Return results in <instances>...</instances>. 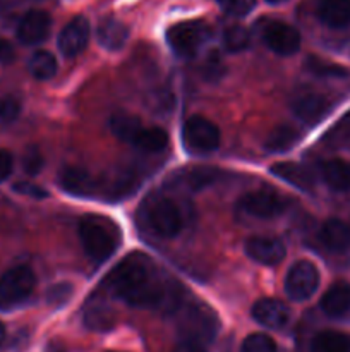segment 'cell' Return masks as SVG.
<instances>
[{"label":"cell","mask_w":350,"mask_h":352,"mask_svg":"<svg viewBox=\"0 0 350 352\" xmlns=\"http://www.w3.org/2000/svg\"><path fill=\"white\" fill-rule=\"evenodd\" d=\"M110 294L134 308H165L175 305V291L161 278L150 256L132 253L124 258L105 278Z\"/></svg>","instance_id":"obj_1"},{"label":"cell","mask_w":350,"mask_h":352,"mask_svg":"<svg viewBox=\"0 0 350 352\" xmlns=\"http://www.w3.org/2000/svg\"><path fill=\"white\" fill-rule=\"evenodd\" d=\"M79 239L95 263L108 260L120 243L119 227L102 215H86L79 222Z\"/></svg>","instance_id":"obj_2"},{"label":"cell","mask_w":350,"mask_h":352,"mask_svg":"<svg viewBox=\"0 0 350 352\" xmlns=\"http://www.w3.org/2000/svg\"><path fill=\"white\" fill-rule=\"evenodd\" d=\"M141 219L150 232L158 237H163V239H172V237L178 236L184 227V219H182L178 206L165 196L148 198L141 206Z\"/></svg>","instance_id":"obj_3"},{"label":"cell","mask_w":350,"mask_h":352,"mask_svg":"<svg viewBox=\"0 0 350 352\" xmlns=\"http://www.w3.org/2000/svg\"><path fill=\"white\" fill-rule=\"evenodd\" d=\"M182 143L192 155H208L218 150L220 129L202 116H191L182 127Z\"/></svg>","instance_id":"obj_4"},{"label":"cell","mask_w":350,"mask_h":352,"mask_svg":"<svg viewBox=\"0 0 350 352\" xmlns=\"http://www.w3.org/2000/svg\"><path fill=\"white\" fill-rule=\"evenodd\" d=\"M211 36V30L201 21H185L177 23L167 31V41L178 57H194L199 48Z\"/></svg>","instance_id":"obj_5"},{"label":"cell","mask_w":350,"mask_h":352,"mask_svg":"<svg viewBox=\"0 0 350 352\" xmlns=\"http://www.w3.org/2000/svg\"><path fill=\"white\" fill-rule=\"evenodd\" d=\"M36 278L30 267H14L0 277V309L24 301L33 292Z\"/></svg>","instance_id":"obj_6"},{"label":"cell","mask_w":350,"mask_h":352,"mask_svg":"<svg viewBox=\"0 0 350 352\" xmlns=\"http://www.w3.org/2000/svg\"><path fill=\"white\" fill-rule=\"evenodd\" d=\"M285 292L292 301H307L319 287V272L314 263L301 260L292 265L285 277Z\"/></svg>","instance_id":"obj_7"},{"label":"cell","mask_w":350,"mask_h":352,"mask_svg":"<svg viewBox=\"0 0 350 352\" xmlns=\"http://www.w3.org/2000/svg\"><path fill=\"white\" fill-rule=\"evenodd\" d=\"M263 41L277 55L288 57V55L297 54L301 48V33L290 24L273 21L264 26Z\"/></svg>","instance_id":"obj_8"},{"label":"cell","mask_w":350,"mask_h":352,"mask_svg":"<svg viewBox=\"0 0 350 352\" xmlns=\"http://www.w3.org/2000/svg\"><path fill=\"white\" fill-rule=\"evenodd\" d=\"M89 34H91V30H89L88 19L82 16H75L74 19L65 24L64 30L58 34V50L65 57H75L86 48L89 41Z\"/></svg>","instance_id":"obj_9"},{"label":"cell","mask_w":350,"mask_h":352,"mask_svg":"<svg viewBox=\"0 0 350 352\" xmlns=\"http://www.w3.org/2000/svg\"><path fill=\"white\" fill-rule=\"evenodd\" d=\"M247 256L264 267H275L287 254V248L277 237H249L244 244Z\"/></svg>","instance_id":"obj_10"},{"label":"cell","mask_w":350,"mask_h":352,"mask_svg":"<svg viewBox=\"0 0 350 352\" xmlns=\"http://www.w3.org/2000/svg\"><path fill=\"white\" fill-rule=\"evenodd\" d=\"M285 199L275 192L254 191L247 192L240 199V208L256 219H275L285 210Z\"/></svg>","instance_id":"obj_11"},{"label":"cell","mask_w":350,"mask_h":352,"mask_svg":"<svg viewBox=\"0 0 350 352\" xmlns=\"http://www.w3.org/2000/svg\"><path fill=\"white\" fill-rule=\"evenodd\" d=\"M216 333V320L205 308H198L189 311L184 316L180 329V339L199 340L202 344H208Z\"/></svg>","instance_id":"obj_12"},{"label":"cell","mask_w":350,"mask_h":352,"mask_svg":"<svg viewBox=\"0 0 350 352\" xmlns=\"http://www.w3.org/2000/svg\"><path fill=\"white\" fill-rule=\"evenodd\" d=\"M292 112L295 113L297 119L302 122L314 126L319 120L325 119L329 112V102L323 95L314 91L299 93L294 100H292Z\"/></svg>","instance_id":"obj_13"},{"label":"cell","mask_w":350,"mask_h":352,"mask_svg":"<svg viewBox=\"0 0 350 352\" xmlns=\"http://www.w3.org/2000/svg\"><path fill=\"white\" fill-rule=\"evenodd\" d=\"M51 19L45 10H30L24 14L17 26V38L24 45H38L47 40L50 33Z\"/></svg>","instance_id":"obj_14"},{"label":"cell","mask_w":350,"mask_h":352,"mask_svg":"<svg viewBox=\"0 0 350 352\" xmlns=\"http://www.w3.org/2000/svg\"><path fill=\"white\" fill-rule=\"evenodd\" d=\"M250 313H253L254 322L271 330L281 329L290 320V309L285 306V302L278 301V299H259L253 306V311Z\"/></svg>","instance_id":"obj_15"},{"label":"cell","mask_w":350,"mask_h":352,"mask_svg":"<svg viewBox=\"0 0 350 352\" xmlns=\"http://www.w3.org/2000/svg\"><path fill=\"white\" fill-rule=\"evenodd\" d=\"M319 241L331 253H345L350 250V226L338 219L326 220L319 229Z\"/></svg>","instance_id":"obj_16"},{"label":"cell","mask_w":350,"mask_h":352,"mask_svg":"<svg viewBox=\"0 0 350 352\" xmlns=\"http://www.w3.org/2000/svg\"><path fill=\"white\" fill-rule=\"evenodd\" d=\"M270 172L275 177L288 182L301 191H311L314 188V175L304 165L294 164V162H280V164L271 165Z\"/></svg>","instance_id":"obj_17"},{"label":"cell","mask_w":350,"mask_h":352,"mask_svg":"<svg viewBox=\"0 0 350 352\" xmlns=\"http://www.w3.org/2000/svg\"><path fill=\"white\" fill-rule=\"evenodd\" d=\"M321 309L329 318H342L350 311V285L347 282L333 284L321 298Z\"/></svg>","instance_id":"obj_18"},{"label":"cell","mask_w":350,"mask_h":352,"mask_svg":"<svg viewBox=\"0 0 350 352\" xmlns=\"http://www.w3.org/2000/svg\"><path fill=\"white\" fill-rule=\"evenodd\" d=\"M127 38H129V30L124 23L113 19V17H106L102 19V23L96 28V40L103 48L110 52H117L126 45Z\"/></svg>","instance_id":"obj_19"},{"label":"cell","mask_w":350,"mask_h":352,"mask_svg":"<svg viewBox=\"0 0 350 352\" xmlns=\"http://www.w3.org/2000/svg\"><path fill=\"white\" fill-rule=\"evenodd\" d=\"M58 182L64 191L75 196H88L95 191V181H93L91 174L79 167L62 168L58 174Z\"/></svg>","instance_id":"obj_20"},{"label":"cell","mask_w":350,"mask_h":352,"mask_svg":"<svg viewBox=\"0 0 350 352\" xmlns=\"http://www.w3.org/2000/svg\"><path fill=\"white\" fill-rule=\"evenodd\" d=\"M318 16L325 26L343 30L350 24V0H323Z\"/></svg>","instance_id":"obj_21"},{"label":"cell","mask_w":350,"mask_h":352,"mask_svg":"<svg viewBox=\"0 0 350 352\" xmlns=\"http://www.w3.org/2000/svg\"><path fill=\"white\" fill-rule=\"evenodd\" d=\"M321 177L329 189L336 192L350 191V162L333 158L321 165Z\"/></svg>","instance_id":"obj_22"},{"label":"cell","mask_w":350,"mask_h":352,"mask_svg":"<svg viewBox=\"0 0 350 352\" xmlns=\"http://www.w3.org/2000/svg\"><path fill=\"white\" fill-rule=\"evenodd\" d=\"M130 144L144 153H161L168 144V134L161 127H141Z\"/></svg>","instance_id":"obj_23"},{"label":"cell","mask_w":350,"mask_h":352,"mask_svg":"<svg viewBox=\"0 0 350 352\" xmlns=\"http://www.w3.org/2000/svg\"><path fill=\"white\" fill-rule=\"evenodd\" d=\"M299 140H301L299 131L283 124V126L271 129L266 141H264V148H266V151H271V153H285V151L292 150Z\"/></svg>","instance_id":"obj_24"},{"label":"cell","mask_w":350,"mask_h":352,"mask_svg":"<svg viewBox=\"0 0 350 352\" xmlns=\"http://www.w3.org/2000/svg\"><path fill=\"white\" fill-rule=\"evenodd\" d=\"M311 352H350V336L342 332H321L312 339Z\"/></svg>","instance_id":"obj_25"},{"label":"cell","mask_w":350,"mask_h":352,"mask_svg":"<svg viewBox=\"0 0 350 352\" xmlns=\"http://www.w3.org/2000/svg\"><path fill=\"white\" fill-rule=\"evenodd\" d=\"M110 131H112V134L115 138H119L120 141H124V143H132L134 136L137 134V131L141 129V122L137 117L130 116V113H124V112H119V113H113L112 117H110Z\"/></svg>","instance_id":"obj_26"},{"label":"cell","mask_w":350,"mask_h":352,"mask_svg":"<svg viewBox=\"0 0 350 352\" xmlns=\"http://www.w3.org/2000/svg\"><path fill=\"white\" fill-rule=\"evenodd\" d=\"M27 69L34 79L47 81V79L54 78L55 72H57V60H55L54 54H50L48 50H38L31 55Z\"/></svg>","instance_id":"obj_27"},{"label":"cell","mask_w":350,"mask_h":352,"mask_svg":"<svg viewBox=\"0 0 350 352\" xmlns=\"http://www.w3.org/2000/svg\"><path fill=\"white\" fill-rule=\"evenodd\" d=\"M115 323L112 309H108L103 305L89 306L84 313V325L89 330H96V332H105L110 330Z\"/></svg>","instance_id":"obj_28"},{"label":"cell","mask_w":350,"mask_h":352,"mask_svg":"<svg viewBox=\"0 0 350 352\" xmlns=\"http://www.w3.org/2000/svg\"><path fill=\"white\" fill-rule=\"evenodd\" d=\"M249 31L246 30L244 26H230L223 31V47L226 48V52L230 54H239V52L246 50L249 47Z\"/></svg>","instance_id":"obj_29"},{"label":"cell","mask_w":350,"mask_h":352,"mask_svg":"<svg viewBox=\"0 0 350 352\" xmlns=\"http://www.w3.org/2000/svg\"><path fill=\"white\" fill-rule=\"evenodd\" d=\"M218 174L220 172L211 167L191 168V170L187 172V175H185V184H187L192 191H199V189L208 188L213 182L218 181Z\"/></svg>","instance_id":"obj_30"},{"label":"cell","mask_w":350,"mask_h":352,"mask_svg":"<svg viewBox=\"0 0 350 352\" xmlns=\"http://www.w3.org/2000/svg\"><path fill=\"white\" fill-rule=\"evenodd\" d=\"M240 352H277V344L266 333H250L244 339Z\"/></svg>","instance_id":"obj_31"},{"label":"cell","mask_w":350,"mask_h":352,"mask_svg":"<svg viewBox=\"0 0 350 352\" xmlns=\"http://www.w3.org/2000/svg\"><path fill=\"white\" fill-rule=\"evenodd\" d=\"M307 69L314 72L316 76H323V78H343L349 72L342 67V65L331 64V62H325L321 58L311 57L307 58Z\"/></svg>","instance_id":"obj_32"},{"label":"cell","mask_w":350,"mask_h":352,"mask_svg":"<svg viewBox=\"0 0 350 352\" xmlns=\"http://www.w3.org/2000/svg\"><path fill=\"white\" fill-rule=\"evenodd\" d=\"M223 74H225V64H223L220 54L213 50L202 64V78L206 81H220Z\"/></svg>","instance_id":"obj_33"},{"label":"cell","mask_w":350,"mask_h":352,"mask_svg":"<svg viewBox=\"0 0 350 352\" xmlns=\"http://www.w3.org/2000/svg\"><path fill=\"white\" fill-rule=\"evenodd\" d=\"M222 10L235 17H244L256 7V0H216Z\"/></svg>","instance_id":"obj_34"},{"label":"cell","mask_w":350,"mask_h":352,"mask_svg":"<svg viewBox=\"0 0 350 352\" xmlns=\"http://www.w3.org/2000/svg\"><path fill=\"white\" fill-rule=\"evenodd\" d=\"M23 168L26 174L36 175L43 168V157L36 146H30L23 157Z\"/></svg>","instance_id":"obj_35"},{"label":"cell","mask_w":350,"mask_h":352,"mask_svg":"<svg viewBox=\"0 0 350 352\" xmlns=\"http://www.w3.org/2000/svg\"><path fill=\"white\" fill-rule=\"evenodd\" d=\"M328 134V140L333 143H350V112Z\"/></svg>","instance_id":"obj_36"},{"label":"cell","mask_w":350,"mask_h":352,"mask_svg":"<svg viewBox=\"0 0 350 352\" xmlns=\"http://www.w3.org/2000/svg\"><path fill=\"white\" fill-rule=\"evenodd\" d=\"M19 116V103L12 98H0V124H9Z\"/></svg>","instance_id":"obj_37"},{"label":"cell","mask_w":350,"mask_h":352,"mask_svg":"<svg viewBox=\"0 0 350 352\" xmlns=\"http://www.w3.org/2000/svg\"><path fill=\"white\" fill-rule=\"evenodd\" d=\"M72 287L71 284H57L48 291V302L55 306H62L67 302V299L71 298Z\"/></svg>","instance_id":"obj_38"},{"label":"cell","mask_w":350,"mask_h":352,"mask_svg":"<svg viewBox=\"0 0 350 352\" xmlns=\"http://www.w3.org/2000/svg\"><path fill=\"white\" fill-rule=\"evenodd\" d=\"M14 191L19 192V195L30 196V198H34V199L47 198L48 196V192L45 191L43 188L33 184V182H16V184H14Z\"/></svg>","instance_id":"obj_39"},{"label":"cell","mask_w":350,"mask_h":352,"mask_svg":"<svg viewBox=\"0 0 350 352\" xmlns=\"http://www.w3.org/2000/svg\"><path fill=\"white\" fill-rule=\"evenodd\" d=\"M14 167V160H12V155L9 151H2L0 150V182L5 181L7 177L10 175Z\"/></svg>","instance_id":"obj_40"},{"label":"cell","mask_w":350,"mask_h":352,"mask_svg":"<svg viewBox=\"0 0 350 352\" xmlns=\"http://www.w3.org/2000/svg\"><path fill=\"white\" fill-rule=\"evenodd\" d=\"M175 352H206V344L192 339H180Z\"/></svg>","instance_id":"obj_41"},{"label":"cell","mask_w":350,"mask_h":352,"mask_svg":"<svg viewBox=\"0 0 350 352\" xmlns=\"http://www.w3.org/2000/svg\"><path fill=\"white\" fill-rule=\"evenodd\" d=\"M14 60V48L7 40L0 38V64H9Z\"/></svg>","instance_id":"obj_42"},{"label":"cell","mask_w":350,"mask_h":352,"mask_svg":"<svg viewBox=\"0 0 350 352\" xmlns=\"http://www.w3.org/2000/svg\"><path fill=\"white\" fill-rule=\"evenodd\" d=\"M3 339H5V327H3L2 323H0V344L3 342Z\"/></svg>","instance_id":"obj_43"},{"label":"cell","mask_w":350,"mask_h":352,"mask_svg":"<svg viewBox=\"0 0 350 352\" xmlns=\"http://www.w3.org/2000/svg\"><path fill=\"white\" fill-rule=\"evenodd\" d=\"M268 3H283V2H287V0H266Z\"/></svg>","instance_id":"obj_44"}]
</instances>
